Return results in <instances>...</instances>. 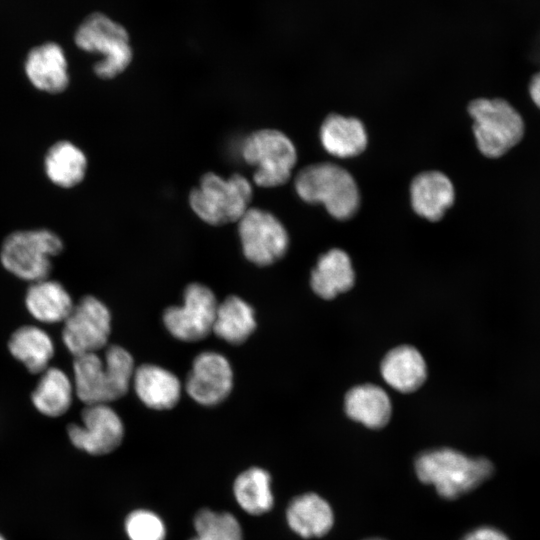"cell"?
I'll return each mask as SVG.
<instances>
[{
    "label": "cell",
    "instance_id": "obj_29",
    "mask_svg": "<svg viewBox=\"0 0 540 540\" xmlns=\"http://www.w3.org/2000/svg\"><path fill=\"white\" fill-rule=\"evenodd\" d=\"M129 540H165L166 526L162 518L148 509L130 512L124 522Z\"/></svg>",
    "mask_w": 540,
    "mask_h": 540
},
{
    "label": "cell",
    "instance_id": "obj_17",
    "mask_svg": "<svg viewBox=\"0 0 540 540\" xmlns=\"http://www.w3.org/2000/svg\"><path fill=\"white\" fill-rule=\"evenodd\" d=\"M132 382L139 399L151 409H170L178 403L181 396L179 379L157 365L139 366L134 371Z\"/></svg>",
    "mask_w": 540,
    "mask_h": 540
},
{
    "label": "cell",
    "instance_id": "obj_23",
    "mask_svg": "<svg viewBox=\"0 0 540 540\" xmlns=\"http://www.w3.org/2000/svg\"><path fill=\"white\" fill-rule=\"evenodd\" d=\"M347 415L369 428H381L391 416V402L379 386L364 384L348 391L345 396Z\"/></svg>",
    "mask_w": 540,
    "mask_h": 540
},
{
    "label": "cell",
    "instance_id": "obj_18",
    "mask_svg": "<svg viewBox=\"0 0 540 540\" xmlns=\"http://www.w3.org/2000/svg\"><path fill=\"white\" fill-rule=\"evenodd\" d=\"M320 140L329 154L348 158L357 156L366 149L368 136L359 119L330 114L321 125Z\"/></svg>",
    "mask_w": 540,
    "mask_h": 540
},
{
    "label": "cell",
    "instance_id": "obj_28",
    "mask_svg": "<svg viewBox=\"0 0 540 540\" xmlns=\"http://www.w3.org/2000/svg\"><path fill=\"white\" fill-rule=\"evenodd\" d=\"M195 536L189 540H243L237 518L229 512L199 510L193 520Z\"/></svg>",
    "mask_w": 540,
    "mask_h": 540
},
{
    "label": "cell",
    "instance_id": "obj_2",
    "mask_svg": "<svg viewBox=\"0 0 540 540\" xmlns=\"http://www.w3.org/2000/svg\"><path fill=\"white\" fill-rule=\"evenodd\" d=\"M253 183L240 173L223 177L215 172L204 173L189 195L194 214L212 226L237 223L251 207Z\"/></svg>",
    "mask_w": 540,
    "mask_h": 540
},
{
    "label": "cell",
    "instance_id": "obj_21",
    "mask_svg": "<svg viewBox=\"0 0 540 540\" xmlns=\"http://www.w3.org/2000/svg\"><path fill=\"white\" fill-rule=\"evenodd\" d=\"M354 278L350 257L345 251L334 248L318 259L311 273V287L320 297L332 299L349 290Z\"/></svg>",
    "mask_w": 540,
    "mask_h": 540
},
{
    "label": "cell",
    "instance_id": "obj_32",
    "mask_svg": "<svg viewBox=\"0 0 540 540\" xmlns=\"http://www.w3.org/2000/svg\"><path fill=\"white\" fill-rule=\"evenodd\" d=\"M367 540H382V539H377V538H374V539H367Z\"/></svg>",
    "mask_w": 540,
    "mask_h": 540
},
{
    "label": "cell",
    "instance_id": "obj_10",
    "mask_svg": "<svg viewBox=\"0 0 540 540\" xmlns=\"http://www.w3.org/2000/svg\"><path fill=\"white\" fill-rule=\"evenodd\" d=\"M63 322L62 339L74 357L96 353L107 344L111 331V315L108 308L96 297H83L74 304Z\"/></svg>",
    "mask_w": 540,
    "mask_h": 540
},
{
    "label": "cell",
    "instance_id": "obj_5",
    "mask_svg": "<svg viewBox=\"0 0 540 540\" xmlns=\"http://www.w3.org/2000/svg\"><path fill=\"white\" fill-rule=\"evenodd\" d=\"M294 187L303 201L322 204L331 216L339 220L351 218L360 205V193L354 178L334 163L304 167L297 173Z\"/></svg>",
    "mask_w": 540,
    "mask_h": 540
},
{
    "label": "cell",
    "instance_id": "obj_14",
    "mask_svg": "<svg viewBox=\"0 0 540 540\" xmlns=\"http://www.w3.org/2000/svg\"><path fill=\"white\" fill-rule=\"evenodd\" d=\"M24 74L37 91L58 95L70 85L68 59L60 44L46 41L32 47L24 59Z\"/></svg>",
    "mask_w": 540,
    "mask_h": 540
},
{
    "label": "cell",
    "instance_id": "obj_22",
    "mask_svg": "<svg viewBox=\"0 0 540 540\" xmlns=\"http://www.w3.org/2000/svg\"><path fill=\"white\" fill-rule=\"evenodd\" d=\"M25 304L30 314L44 323L64 321L74 306L66 289L59 282L47 278L30 285Z\"/></svg>",
    "mask_w": 540,
    "mask_h": 540
},
{
    "label": "cell",
    "instance_id": "obj_27",
    "mask_svg": "<svg viewBox=\"0 0 540 540\" xmlns=\"http://www.w3.org/2000/svg\"><path fill=\"white\" fill-rule=\"evenodd\" d=\"M238 505L250 515H262L273 507L271 476L260 467H251L240 473L233 484Z\"/></svg>",
    "mask_w": 540,
    "mask_h": 540
},
{
    "label": "cell",
    "instance_id": "obj_7",
    "mask_svg": "<svg viewBox=\"0 0 540 540\" xmlns=\"http://www.w3.org/2000/svg\"><path fill=\"white\" fill-rule=\"evenodd\" d=\"M473 134L479 151L488 158L505 155L521 142L525 123L521 114L506 100L478 98L470 102Z\"/></svg>",
    "mask_w": 540,
    "mask_h": 540
},
{
    "label": "cell",
    "instance_id": "obj_16",
    "mask_svg": "<svg viewBox=\"0 0 540 540\" xmlns=\"http://www.w3.org/2000/svg\"><path fill=\"white\" fill-rule=\"evenodd\" d=\"M410 199L416 214L429 221H438L454 203L455 190L444 173L426 171L412 180Z\"/></svg>",
    "mask_w": 540,
    "mask_h": 540
},
{
    "label": "cell",
    "instance_id": "obj_11",
    "mask_svg": "<svg viewBox=\"0 0 540 540\" xmlns=\"http://www.w3.org/2000/svg\"><path fill=\"white\" fill-rule=\"evenodd\" d=\"M217 307V299L208 287L192 283L185 289L183 304L164 311L163 322L175 338L199 341L212 332Z\"/></svg>",
    "mask_w": 540,
    "mask_h": 540
},
{
    "label": "cell",
    "instance_id": "obj_31",
    "mask_svg": "<svg viewBox=\"0 0 540 540\" xmlns=\"http://www.w3.org/2000/svg\"><path fill=\"white\" fill-rule=\"evenodd\" d=\"M528 90L533 103L540 109V71L530 79Z\"/></svg>",
    "mask_w": 540,
    "mask_h": 540
},
{
    "label": "cell",
    "instance_id": "obj_4",
    "mask_svg": "<svg viewBox=\"0 0 540 540\" xmlns=\"http://www.w3.org/2000/svg\"><path fill=\"white\" fill-rule=\"evenodd\" d=\"M78 49L100 56L92 70L102 80H112L127 70L133 61V48L126 27L103 12H92L74 33Z\"/></svg>",
    "mask_w": 540,
    "mask_h": 540
},
{
    "label": "cell",
    "instance_id": "obj_19",
    "mask_svg": "<svg viewBox=\"0 0 540 540\" xmlns=\"http://www.w3.org/2000/svg\"><path fill=\"white\" fill-rule=\"evenodd\" d=\"M286 520L291 530L303 538L323 536L334 523L330 505L315 493L292 499L286 509Z\"/></svg>",
    "mask_w": 540,
    "mask_h": 540
},
{
    "label": "cell",
    "instance_id": "obj_24",
    "mask_svg": "<svg viewBox=\"0 0 540 540\" xmlns=\"http://www.w3.org/2000/svg\"><path fill=\"white\" fill-rule=\"evenodd\" d=\"M8 348L10 353L33 374L45 371L54 355V345L49 335L31 325L18 328L11 335Z\"/></svg>",
    "mask_w": 540,
    "mask_h": 540
},
{
    "label": "cell",
    "instance_id": "obj_8",
    "mask_svg": "<svg viewBox=\"0 0 540 540\" xmlns=\"http://www.w3.org/2000/svg\"><path fill=\"white\" fill-rule=\"evenodd\" d=\"M241 157L254 171L252 183L263 188L285 184L297 162L296 147L282 131L265 128L253 131L241 145Z\"/></svg>",
    "mask_w": 540,
    "mask_h": 540
},
{
    "label": "cell",
    "instance_id": "obj_20",
    "mask_svg": "<svg viewBox=\"0 0 540 540\" xmlns=\"http://www.w3.org/2000/svg\"><path fill=\"white\" fill-rule=\"evenodd\" d=\"M383 379L392 388L408 393L418 389L426 378V364L420 352L408 345L390 350L381 363Z\"/></svg>",
    "mask_w": 540,
    "mask_h": 540
},
{
    "label": "cell",
    "instance_id": "obj_25",
    "mask_svg": "<svg viewBox=\"0 0 540 540\" xmlns=\"http://www.w3.org/2000/svg\"><path fill=\"white\" fill-rule=\"evenodd\" d=\"M256 327L253 308L237 296L218 303L212 332L230 344H241Z\"/></svg>",
    "mask_w": 540,
    "mask_h": 540
},
{
    "label": "cell",
    "instance_id": "obj_30",
    "mask_svg": "<svg viewBox=\"0 0 540 540\" xmlns=\"http://www.w3.org/2000/svg\"><path fill=\"white\" fill-rule=\"evenodd\" d=\"M462 540H509L501 531L492 527H479L469 532Z\"/></svg>",
    "mask_w": 540,
    "mask_h": 540
},
{
    "label": "cell",
    "instance_id": "obj_26",
    "mask_svg": "<svg viewBox=\"0 0 540 540\" xmlns=\"http://www.w3.org/2000/svg\"><path fill=\"white\" fill-rule=\"evenodd\" d=\"M32 392L35 408L42 414L58 417L67 412L72 403L74 387L68 376L60 369L47 368Z\"/></svg>",
    "mask_w": 540,
    "mask_h": 540
},
{
    "label": "cell",
    "instance_id": "obj_3",
    "mask_svg": "<svg viewBox=\"0 0 540 540\" xmlns=\"http://www.w3.org/2000/svg\"><path fill=\"white\" fill-rule=\"evenodd\" d=\"M415 471L420 481L433 485L440 496L454 499L485 481L492 474L493 465L486 458H471L450 448H439L420 454Z\"/></svg>",
    "mask_w": 540,
    "mask_h": 540
},
{
    "label": "cell",
    "instance_id": "obj_6",
    "mask_svg": "<svg viewBox=\"0 0 540 540\" xmlns=\"http://www.w3.org/2000/svg\"><path fill=\"white\" fill-rule=\"evenodd\" d=\"M64 249V242L48 228L19 229L2 241L0 261L16 277L36 282L46 279L52 269V258Z\"/></svg>",
    "mask_w": 540,
    "mask_h": 540
},
{
    "label": "cell",
    "instance_id": "obj_33",
    "mask_svg": "<svg viewBox=\"0 0 540 540\" xmlns=\"http://www.w3.org/2000/svg\"><path fill=\"white\" fill-rule=\"evenodd\" d=\"M0 540H5V539L0 535Z\"/></svg>",
    "mask_w": 540,
    "mask_h": 540
},
{
    "label": "cell",
    "instance_id": "obj_12",
    "mask_svg": "<svg viewBox=\"0 0 540 540\" xmlns=\"http://www.w3.org/2000/svg\"><path fill=\"white\" fill-rule=\"evenodd\" d=\"M82 424L67 428L72 444L92 455L115 450L124 436L121 418L108 404L86 405L81 413Z\"/></svg>",
    "mask_w": 540,
    "mask_h": 540
},
{
    "label": "cell",
    "instance_id": "obj_9",
    "mask_svg": "<svg viewBox=\"0 0 540 540\" xmlns=\"http://www.w3.org/2000/svg\"><path fill=\"white\" fill-rule=\"evenodd\" d=\"M237 228L244 256L256 265H270L287 252V230L267 210L251 206L237 222Z\"/></svg>",
    "mask_w": 540,
    "mask_h": 540
},
{
    "label": "cell",
    "instance_id": "obj_1",
    "mask_svg": "<svg viewBox=\"0 0 540 540\" xmlns=\"http://www.w3.org/2000/svg\"><path fill=\"white\" fill-rule=\"evenodd\" d=\"M74 391L86 405L108 404L124 396L134 375V361L124 348L113 345L105 361L96 353L74 357Z\"/></svg>",
    "mask_w": 540,
    "mask_h": 540
},
{
    "label": "cell",
    "instance_id": "obj_15",
    "mask_svg": "<svg viewBox=\"0 0 540 540\" xmlns=\"http://www.w3.org/2000/svg\"><path fill=\"white\" fill-rule=\"evenodd\" d=\"M88 158L74 142L60 139L52 143L43 157V171L47 180L61 189L80 185L87 174Z\"/></svg>",
    "mask_w": 540,
    "mask_h": 540
},
{
    "label": "cell",
    "instance_id": "obj_13",
    "mask_svg": "<svg viewBox=\"0 0 540 540\" xmlns=\"http://www.w3.org/2000/svg\"><path fill=\"white\" fill-rule=\"evenodd\" d=\"M233 372L228 360L216 352H203L193 361L186 380V391L197 403L214 406L228 397Z\"/></svg>",
    "mask_w": 540,
    "mask_h": 540
}]
</instances>
